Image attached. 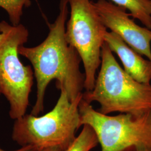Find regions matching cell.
I'll return each mask as SVG.
<instances>
[{
  "instance_id": "cell-2",
  "label": "cell",
  "mask_w": 151,
  "mask_h": 151,
  "mask_svg": "<svg viewBox=\"0 0 151 151\" xmlns=\"http://www.w3.org/2000/svg\"><path fill=\"white\" fill-rule=\"evenodd\" d=\"M101 67L93 89L82 99L100 105L99 112L141 115L151 110V84L138 82L128 75L105 42L101 49Z\"/></svg>"
},
{
  "instance_id": "cell-13",
  "label": "cell",
  "mask_w": 151,
  "mask_h": 151,
  "mask_svg": "<svg viewBox=\"0 0 151 151\" xmlns=\"http://www.w3.org/2000/svg\"><path fill=\"white\" fill-rule=\"evenodd\" d=\"M40 151H64L61 148L59 147H49L47 148H45Z\"/></svg>"
},
{
  "instance_id": "cell-9",
  "label": "cell",
  "mask_w": 151,
  "mask_h": 151,
  "mask_svg": "<svg viewBox=\"0 0 151 151\" xmlns=\"http://www.w3.org/2000/svg\"><path fill=\"white\" fill-rule=\"evenodd\" d=\"M114 4L130 11L132 17L151 30V0H110Z\"/></svg>"
},
{
  "instance_id": "cell-7",
  "label": "cell",
  "mask_w": 151,
  "mask_h": 151,
  "mask_svg": "<svg viewBox=\"0 0 151 151\" xmlns=\"http://www.w3.org/2000/svg\"><path fill=\"white\" fill-rule=\"evenodd\" d=\"M93 5L105 27L118 35L129 47L151 61V30L141 27L130 18L127 10L108 0Z\"/></svg>"
},
{
  "instance_id": "cell-1",
  "label": "cell",
  "mask_w": 151,
  "mask_h": 151,
  "mask_svg": "<svg viewBox=\"0 0 151 151\" xmlns=\"http://www.w3.org/2000/svg\"><path fill=\"white\" fill-rule=\"evenodd\" d=\"M68 14V0H60L59 14L53 24H49L47 37L37 46L22 45L19 49V54L32 65L37 81V99L30 114L35 116L43 111L46 89L53 80L60 90H65L71 102L85 88V75L80 69L81 57L65 37Z\"/></svg>"
},
{
  "instance_id": "cell-3",
  "label": "cell",
  "mask_w": 151,
  "mask_h": 151,
  "mask_svg": "<svg viewBox=\"0 0 151 151\" xmlns=\"http://www.w3.org/2000/svg\"><path fill=\"white\" fill-rule=\"evenodd\" d=\"M53 110L38 117L27 114L15 120L12 138L22 147L32 146L37 151L59 147L65 151L75 139L76 131L81 127L79 105L81 93L71 102L65 90Z\"/></svg>"
},
{
  "instance_id": "cell-10",
  "label": "cell",
  "mask_w": 151,
  "mask_h": 151,
  "mask_svg": "<svg viewBox=\"0 0 151 151\" xmlns=\"http://www.w3.org/2000/svg\"><path fill=\"white\" fill-rule=\"evenodd\" d=\"M99 143L97 135L89 125H83L80 134L65 151H90Z\"/></svg>"
},
{
  "instance_id": "cell-12",
  "label": "cell",
  "mask_w": 151,
  "mask_h": 151,
  "mask_svg": "<svg viewBox=\"0 0 151 151\" xmlns=\"http://www.w3.org/2000/svg\"><path fill=\"white\" fill-rule=\"evenodd\" d=\"M0 151H37V150L32 146H25L22 147L20 149L16 150L14 151H5L0 148Z\"/></svg>"
},
{
  "instance_id": "cell-14",
  "label": "cell",
  "mask_w": 151,
  "mask_h": 151,
  "mask_svg": "<svg viewBox=\"0 0 151 151\" xmlns=\"http://www.w3.org/2000/svg\"><path fill=\"white\" fill-rule=\"evenodd\" d=\"M137 151V150H133V149H129V150H125V151Z\"/></svg>"
},
{
  "instance_id": "cell-5",
  "label": "cell",
  "mask_w": 151,
  "mask_h": 151,
  "mask_svg": "<svg viewBox=\"0 0 151 151\" xmlns=\"http://www.w3.org/2000/svg\"><path fill=\"white\" fill-rule=\"evenodd\" d=\"M79 113L81 126L87 124L93 129L101 151H151V110L138 115L109 116L95 110L82 99Z\"/></svg>"
},
{
  "instance_id": "cell-11",
  "label": "cell",
  "mask_w": 151,
  "mask_h": 151,
  "mask_svg": "<svg viewBox=\"0 0 151 151\" xmlns=\"http://www.w3.org/2000/svg\"><path fill=\"white\" fill-rule=\"evenodd\" d=\"M31 4V0H0V7L7 13L12 25L20 24L23 10Z\"/></svg>"
},
{
  "instance_id": "cell-4",
  "label": "cell",
  "mask_w": 151,
  "mask_h": 151,
  "mask_svg": "<svg viewBox=\"0 0 151 151\" xmlns=\"http://www.w3.org/2000/svg\"><path fill=\"white\" fill-rule=\"evenodd\" d=\"M29 32L22 24L0 22V92L10 104L11 119L24 116L33 85L34 71L19 57V49L27 42Z\"/></svg>"
},
{
  "instance_id": "cell-15",
  "label": "cell",
  "mask_w": 151,
  "mask_h": 151,
  "mask_svg": "<svg viewBox=\"0 0 151 151\" xmlns=\"http://www.w3.org/2000/svg\"><path fill=\"white\" fill-rule=\"evenodd\" d=\"M1 92H0V95H1Z\"/></svg>"
},
{
  "instance_id": "cell-6",
  "label": "cell",
  "mask_w": 151,
  "mask_h": 151,
  "mask_svg": "<svg viewBox=\"0 0 151 151\" xmlns=\"http://www.w3.org/2000/svg\"><path fill=\"white\" fill-rule=\"evenodd\" d=\"M70 16L66 23L68 43L77 51L85 68L86 91H92L101 63V49L107 32L90 0H68Z\"/></svg>"
},
{
  "instance_id": "cell-8",
  "label": "cell",
  "mask_w": 151,
  "mask_h": 151,
  "mask_svg": "<svg viewBox=\"0 0 151 151\" xmlns=\"http://www.w3.org/2000/svg\"><path fill=\"white\" fill-rule=\"evenodd\" d=\"M112 52L118 55L124 70L135 81L149 84L151 80V61L144 59L114 32H106L104 37Z\"/></svg>"
}]
</instances>
